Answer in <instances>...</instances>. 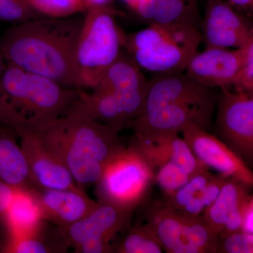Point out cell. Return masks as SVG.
<instances>
[{
  "label": "cell",
  "instance_id": "6da1fadb",
  "mask_svg": "<svg viewBox=\"0 0 253 253\" xmlns=\"http://www.w3.org/2000/svg\"><path fill=\"white\" fill-rule=\"evenodd\" d=\"M83 21L44 16L18 23L0 37V51L6 63L81 90L76 54Z\"/></svg>",
  "mask_w": 253,
  "mask_h": 253
},
{
  "label": "cell",
  "instance_id": "7a4b0ae2",
  "mask_svg": "<svg viewBox=\"0 0 253 253\" xmlns=\"http://www.w3.org/2000/svg\"><path fill=\"white\" fill-rule=\"evenodd\" d=\"M219 91L183 73H158L150 80L144 104L131 124L136 142L178 134L189 122L209 131Z\"/></svg>",
  "mask_w": 253,
  "mask_h": 253
},
{
  "label": "cell",
  "instance_id": "3957f363",
  "mask_svg": "<svg viewBox=\"0 0 253 253\" xmlns=\"http://www.w3.org/2000/svg\"><path fill=\"white\" fill-rule=\"evenodd\" d=\"M118 134L73 108L33 134L64 163L83 189L96 184L108 163L126 148Z\"/></svg>",
  "mask_w": 253,
  "mask_h": 253
},
{
  "label": "cell",
  "instance_id": "277c9868",
  "mask_svg": "<svg viewBox=\"0 0 253 253\" xmlns=\"http://www.w3.org/2000/svg\"><path fill=\"white\" fill-rule=\"evenodd\" d=\"M81 90L6 63L0 84V125L35 134L66 116Z\"/></svg>",
  "mask_w": 253,
  "mask_h": 253
},
{
  "label": "cell",
  "instance_id": "5b68a950",
  "mask_svg": "<svg viewBox=\"0 0 253 253\" xmlns=\"http://www.w3.org/2000/svg\"><path fill=\"white\" fill-rule=\"evenodd\" d=\"M141 68L122 51L90 93L83 90L75 109L120 132L131 126L144 104L149 80Z\"/></svg>",
  "mask_w": 253,
  "mask_h": 253
},
{
  "label": "cell",
  "instance_id": "8992f818",
  "mask_svg": "<svg viewBox=\"0 0 253 253\" xmlns=\"http://www.w3.org/2000/svg\"><path fill=\"white\" fill-rule=\"evenodd\" d=\"M203 41L200 28L184 23H151L124 36L123 47L142 69L156 73H183Z\"/></svg>",
  "mask_w": 253,
  "mask_h": 253
},
{
  "label": "cell",
  "instance_id": "52a82bcc",
  "mask_svg": "<svg viewBox=\"0 0 253 253\" xmlns=\"http://www.w3.org/2000/svg\"><path fill=\"white\" fill-rule=\"evenodd\" d=\"M115 13L110 5L84 11L76 54L81 90L97 85L122 52L125 34L116 23Z\"/></svg>",
  "mask_w": 253,
  "mask_h": 253
},
{
  "label": "cell",
  "instance_id": "ba28073f",
  "mask_svg": "<svg viewBox=\"0 0 253 253\" xmlns=\"http://www.w3.org/2000/svg\"><path fill=\"white\" fill-rule=\"evenodd\" d=\"M156 174L134 141L105 168L96 184L98 202L134 212L149 196Z\"/></svg>",
  "mask_w": 253,
  "mask_h": 253
},
{
  "label": "cell",
  "instance_id": "9c48e42d",
  "mask_svg": "<svg viewBox=\"0 0 253 253\" xmlns=\"http://www.w3.org/2000/svg\"><path fill=\"white\" fill-rule=\"evenodd\" d=\"M145 218L166 253H217L218 236L202 215H190L155 201L148 206Z\"/></svg>",
  "mask_w": 253,
  "mask_h": 253
},
{
  "label": "cell",
  "instance_id": "30bf717a",
  "mask_svg": "<svg viewBox=\"0 0 253 253\" xmlns=\"http://www.w3.org/2000/svg\"><path fill=\"white\" fill-rule=\"evenodd\" d=\"M133 212L99 204L86 217L58 228L68 248H72L76 253H113L111 241L118 233L129 226Z\"/></svg>",
  "mask_w": 253,
  "mask_h": 253
},
{
  "label": "cell",
  "instance_id": "8fae6325",
  "mask_svg": "<svg viewBox=\"0 0 253 253\" xmlns=\"http://www.w3.org/2000/svg\"><path fill=\"white\" fill-rule=\"evenodd\" d=\"M216 136L245 162L253 160V94L219 89Z\"/></svg>",
  "mask_w": 253,
  "mask_h": 253
},
{
  "label": "cell",
  "instance_id": "7c38bea8",
  "mask_svg": "<svg viewBox=\"0 0 253 253\" xmlns=\"http://www.w3.org/2000/svg\"><path fill=\"white\" fill-rule=\"evenodd\" d=\"M181 132L196 158L219 174L233 178L249 187L253 186V173L240 156L215 135L193 123H186Z\"/></svg>",
  "mask_w": 253,
  "mask_h": 253
},
{
  "label": "cell",
  "instance_id": "4fadbf2b",
  "mask_svg": "<svg viewBox=\"0 0 253 253\" xmlns=\"http://www.w3.org/2000/svg\"><path fill=\"white\" fill-rule=\"evenodd\" d=\"M201 28L206 49H240L253 42L248 20L223 0H208Z\"/></svg>",
  "mask_w": 253,
  "mask_h": 253
},
{
  "label": "cell",
  "instance_id": "5bb4252c",
  "mask_svg": "<svg viewBox=\"0 0 253 253\" xmlns=\"http://www.w3.org/2000/svg\"><path fill=\"white\" fill-rule=\"evenodd\" d=\"M27 162L33 188L84 191L78 186L64 163L31 133L17 134Z\"/></svg>",
  "mask_w": 253,
  "mask_h": 253
},
{
  "label": "cell",
  "instance_id": "9a60e30c",
  "mask_svg": "<svg viewBox=\"0 0 253 253\" xmlns=\"http://www.w3.org/2000/svg\"><path fill=\"white\" fill-rule=\"evenodd\" d=\"M253 47V42L240 49H206L191 59L185 74L205 85L219 89H231L236 74Z\"/></svg>",
  "mask_w": 253,
  "mask_h": 253
},
{
  "label": "cell",
  "instance_id": "2e32d148",
  "mask_svg": "<svg viewBox=\"0 0 253 253\" xmlns=\"http://www.w3.org/2000/svg\"><path fill=\"white\" fill-rule=\"evenodd\" d=\"M28 191L36 201L43 220L56 226L70 225L80 220L99 205L84 191L36 188Z\"/></svg>",
  "mask_w": 253,
  "mask_h": 253
},
{
  "label": "cell",
  "instance_id": "e0dca14e",
  "mask_svg": "<svg viewBox=\"0 0 253 253\" xmlns=\"http://www.w3.org/2000/svg\"><path fill=\"white\" fill-rule=\"evenodd\" d=\"M11 126H0V181L15 190L33 189L26 158Z\"/></svg>",
  "mask_w": 253,
  "mask_h": 253
},
{
  "label": "cell",
  "instance_id": "ac0fdd59",
  "mask_svg": "<svg viewBox=\"0 0 253 253\" xmlns=\"http://www.w3.org/2000/svg\"><path fill=\"white\" fill-rule=\"evenodd\" d=\"M135 13L151 23H184L201 28L198 0H139Z\"/></svg>",
  "mask_w": 253,
  "mask_h": 253
},
{
  "label": "cell",
  "instance_id": "d6986e66",
  "mask_svg": "<svg viewBox=\"0 0 253 253\" xmlns=\"http://www.w3.org/2000/svg\"><path fill=\"white\" fill-rule=\"evenodd\" d=\"M69 249L58 226L42 221L34 230L13 237L6 251L14 253H66Z\"/></svg>",
  "mask_w": 253,
  "mask_h": 253
},
{
  "label": "cell",
  "instance_id": "ffe728a7",
  "mask_svg": "<svg viewBox=\"0 0 253 253\" xmlns=\"http://www.w3.org/2000/svg\"><path fill=\"white\" fill-rule=\"evenodd\" d=\"M250 189L241 181L229 178L215 201L206 208L203 218L216 235L220 232L231 211L248 197Z\"/></svg>",
  "mask_w": 253,
  "mask_h": 253
},
{
  "label": "cell",
  "instance_id": "44dd1931",
  "mask_svg": "<svg viewBox=\"0 0 253 253\" xmlns=\"http://www.w3.org/2000/svg\"><path fill=\"white\" fill-rule=\"evenodd\" d=\"M12 238L36 229L43 220L39 208L29 191H15L14 197L4 213Z\"/></svg>",
  "mask_w": 253,
  "mask_h": 253
},
{
  "label": "cell",
  "instance_id": "7402d4cb",
  "mask_svg": "<svg viewBox=\"0 0 253 253\" xmlns=\"http://www.w3.org/2000/svg\"><path fill=\"white\" fill-rule=\"evenodd\" d=\"M159 238L150 224L137 223L128 229L116 249L118 253H162Z\"/></svg>",
  "mask_w": 253,
  "mask_h": 253
},
{
  "label": "cell",
  "instance_id": "603a6c76",
  "mask_svg": "<svg viewBox=\"0 0 253 253\" xmlns=\"http://www.w3.org/2000/svg\"><path fill=\"white\" fill-rule=\"evenodd\" d=\"M214 175L210 172L209 169H205L197 175L194 176L180 189L170 194L164 195V202L181 211L190 201L201 194V191L206 187L209 181Z\"/></svg>",
  "mask_w": 253,
  "mask_h": 253
},
{
  "label": "cell",
  "instance_id": "cb8c5ba5",
  "mask_svg": "<svg viewBox=\"0 0 253 253\" xmlns=\"http://www.w3.org/2000/svg\"><path fill=\"white\" fill-rule=\"evenodd\" d=\"M40 14L47 17L64 18L86 11L85 0H27Z\"/></svg>",
  "mask_w": 253,
  "mask_h": 253
},
{
  "label": "cell",
  "instance_id": "d4e9b609",
  "mask_svg": "<svg viewBox=\"0 0 253 253\" xmlns=\"http://www.w3.org/2000/svg\"><path fill=\"white\" fill-rule=\"evenodd\" d=\"M229 178L219 174L213 175L206 187L196 199L190 201L181 211L190 215H202L205 210L215 201Z\"/></svg>",
  "mask_w": 253,
  "mask_h": 253
},
{
  "label": "cell",
  "instance_id": "484cf974",
  "mask_svg": "<svg viewBox=\"0 0 253 253\" xmlns=\"http://www.w3.org/2000/svg\"><path fill=\"white\" fill-rule=\"evenodd\" d=\"M191 176L180 166L169 161L158 169L156 182L158 183L164 195L172 194L191 179Z\"/></svg>",
  "mask_w": 253,
  "mask_h": 253
},
{
  "label": "cell",
  "instance_id": "4316f807",
  "mask_svg": "<svg viewBox=\"0 0 253 253\" xmlns=\"http://www.w3.org/2000/svg\"><path fill=\"white\" fill-rule=\"evenodd\" d=\"M42 17L44 16L33 9L27 0H0V21L18 23Z\"/></svg>",
  "mask_w": 253,
  "mask_h": 253
},
{
  "label": "cell",
  "instance_id": "83f0119b",
  "mask_svg": "<svg viewBox=\"0 0 253 253\" xmlns=\"http://www.w3.org/2000/svg\"><path fill=\"white\" fill-rule=\"evenodd\" d=\"M253 234L239 231L218 237L217 253H253Z\"/></svg>",
  "mask_w": 253,
  "mask_h": 253
},
{
  "label": "cell",
  "instance_id": "f1b7e54d",
  "mask_svg": "<svg viewBox=\"0 0 253 253\" xmlns=\"http://www.w3.org/2000/svg\"><path fill=\"white\" fill-rule=\"evenodd\" d=\"M232 86L236 92L253 94V47L236 74Z\"/></svg>",
  "mask_w": 253,
  "mask_h": 253
},
{
  "label": "cell",
  "instance_id": "f546056e",
  "mask_svg": "<svg viewBox=\"0 0 253 253\" xmlns=\"http://www.w3.org/2000/svg\"><path fill=\"white\" fill-rule=\"evenodd\" d=\"M247 198L239 206L231 211L230 214L228 216L225 223L221 228L220 232L218 234V237H224V236L229 235V234L241 231L243 208H244V203L246 202Z\"/></svg>",
  "mask_w": 253,
  "mask_h": 253
},
{
  "label": "cell",
  "instance_id": "4dcf8cb0",
  "mask_svg": "<svg viewBox=\"0 0 253 253\" xmlns=\"http://www.w3.org/2000/svg\"><path fill=\"white\" fill-rule=\"evenodd\" d=\"M241 231L253 234V197L250 194L244 203L242 211Z\"/></svg>",
  "mask_w": 253,
  "mask_h": 253
},
{
  "label": "cell",
  "instance_id": "1f68e13d",
  "mask_svg": "<svg viewBox=\"0 0 253 253\" xmlns=\"http://www.w3.org/2000/svg\"><path fill=\"white\" fill-rule=\"evenodd\" d=\"M16 190L0 181V215L4 214L14 197Z\"/></svg>",
  "mask_w": 253,
  "mask_h": 253
},
{
  "label": "cell",
  "instance_id": "d6a6232c",
  "mask_svg": "<svg viewBox=\"0 0 253 253\" xmlns=\"http://www.w3.org/2000/svg\"><path fill=\"white\" fill-rule=\"evenodd\" d=\"M227 3L236 11H252L253 8V0H228Z\"/></svg>",
  "mask_w": 253,
  "mask_h": 253
},
{
  "label": "cell",
  "instance_id": "836d02e7",
  "mask_svg": "<svg viewBox=\"0 0 253 253\" xmlns=\"http://www.w3.org/2000/svg\"><path fill=\"white\" fill-rule=\"evenodd\" d=\"M112 0H85L86 9L92 6H109Z\"/></svg>",
  "mask_w": 253,
  "mask_h": 253
},
{
  "label": "cell",
  "instance_id": "e575fe53",
  "mask_svg": "<svg viewBox=\"0 0 253 253\" xmlns=\"http://www.w3.org/2000/svg\"><path fill=\"white\" fill-rule=\"evenodd\" d=\"M6 62L5 61L4 56L1 54V51H0V84H1V78H2L3 73L6 68Z\"/></svg>",
  "mask_w": 253,
  "mask_h": 253
},
{
  "label": "cell",
  "instance_id": "d590c367",
  "mask_svg": "<svg viewBox=\"0 0 253 253\" xmlns=\"http://www.w3.org/2000/svg\"><path fill=\"white\" fill-rule=\"evenodd\" d=\"M133 11L135 9L138 0H123Z\"/></svg>",
  "mask_w": 253,
  "mask_h": 253
}]
</instances>
